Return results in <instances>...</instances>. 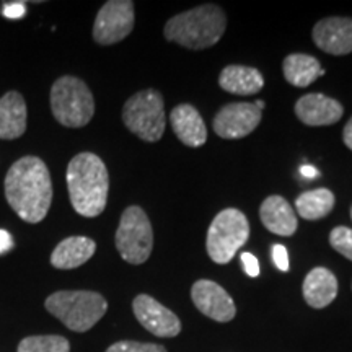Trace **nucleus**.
<instances>
[{
    "label": "nucleus",
    "instance_id": "obj_1",
    "mask_svg": "<svg viewBox=\"0 0 352 352\" xmlns=\"http://www.w3.org/2000/svg\"><path fill=\"white\" fill-rule=\"evenodd\" d=\"M6 197L25 222L44 220L52 202V182L41 158L23 157L10 166L6 176Z\"/></svg>",
    "mask_w": 352,
    "mask_h": 352
},
{
    "label": "nucleus",
    "instance_id": "obj_2",
    "mask_svg": "<svg viewBox=\"0 0 352 352\" xmlns=\"http://www.w3.org/2000/svg\"><path fill=\"white\" fill-rule=\"evenodd\" d=\"M67 188L72 208L83 217H98L107 208L109 176L98 155L82 152L67 166Z\"/></svg>",
    "mask_w": 352,
    "mask_h": 352
},
{
    "label": "nucleus",
    "instance_id": "obj_3",
    "mask_svg": "<svg viewBox=\"0 0 352 352\" xmlns=\"http://www.w3.org/2000/svg\"><path fill=\"white\" fill-rule=\"evenodd\" d=\"M226 28L227 19L222 8L214 3H206L166 21L165 38L186 50L201 51L219 43Z\"/></svg>",
    "mask_w": 352,
    "mask_h": 352
},
{
    "label": "nucleus",
    "instance_id": "obj_4",
    "mask_svg": "<svg viewBox=\"0 0 352 352\" xmlns=\"http://www.w3.org/2000/svg\"><path fill=\"white\" fill-rule=\"evenodd\" d=\"M44 307L69 329L85 333L103 318L108 302L91 290H59L46 298Z\"/></svg>",
    "mask_w": 352,
    "mask_h": 352
},
{
    "label": "nucleus",
    "instance_id": "obj_5",
    "mask_svg": "<svg viewBox=\"0 0 352 352\" xmlns=\"http://www.w3.org/2000/svg\"><path fill=\"white\" fill-rule=\"evenodd\" d=\"M51 111L59 124L83 127L95 114L94 95L80 78L64 76L51 88Z\"/></svg>",
    "mask_w": 352,
    "mask_h": 352
},
{
    "label": "nucleus",
    "instance_id": "obj_6",
    "mask_svg": "<svg viewBox=\"0 0 352 352\" xmlns=\"http://www.w3.org/2000/svg\"><path fill=\"white\" fill-rule=\"evenodd\" d=\"M122 121L132 134L145 142H157L166 124L164 96L152 88L132 95L122 108Z\"/></svg>",
    "mask_w": 352,
    "mask_h": 352
},
{
    "label": "nucleus",
    "instance_id": "obj_7",
    "mask_svg": "<svg viewBox=\"0 0 352 352\" xmlns=\"http://www.w3.org/2000/svg\"><path fill=\"white\" fill-rule=\"evenodd\" d=\"M250 223L239 209H223L215 215L208 230V254L214 263L227 264L248 241Z\"/></svg>",
    "mask_w": 352,
    "mask_h": 352
},
{
    "label": "nucleus",
    "instance_id": "obj_8",
    "mask_svg": "<svg viewBox=\"0 0 352 352\" xmlns=\"http://www.w3.org/2000/svg\"><path fill=\"white\" fill-rule=\"evenodd\" d=\"M116 248L129 264H142L151 258L153 230L147 214L139 206H131L121 215L116 230Z\"/></svg>",
    "mask_w": 352,
    "mask_h": 352
},
{
    "label": "nucleus",
    "instance_id": "obj_9",
    "mask_svg": "<svg viewBox=\"0 0 352 352\" xmlns=\"http://www.w3.org/2000/svg\"><path fill=\"white\" fill-rule=\"evenodd\" d=\"M134 21V3L129 0H109L96 15L94 39L103 46L120 43L129 36Z\"/></svg>",
    "mask_w": 352,
    "mask_h": 352
},
{
    "label": "nucleus",
    "instance_id": "obj_10",
    "mask_svg": "<svg viewBox=\"0 0 352 352\" xmlns=\"http://www.w3.org/2000/svg\"><path fill=\"white\" fill-rule=\"evenodd\" d=\"M263 111L254 103H230L214 118V131L223 139H243L261 122Z\"/></svg>",
    "mask_w": 352,
    "mask_h": 352
},
{
    "label": "nucleus",
    "instance_id": "obj_11",
    "mask_svg": "<svg viewBox=\"0 0 352 352\" xmlns=\"http://www.w3.org/2000/svg\"><path fill=\"white\" fill-rule=\"evenodd\" d=\"M132 310L139 323L155 336L175 338L182 331V321L178 316L147 294H140L134 298Z\"/></svg>",
    "mask_w": 352,
    "mask_h": 352
},
{
    "label": "nucleus",
    "instance_id": "obj_12",
    "mask_svg": "<svg viewBox=\"0 0 352 352\" xmlns=\"http://www.w3.org/2000/svg\"><path fill=\"white\" fill-rule=\"evenodd\" d=\"M191 298L201 314L220 323L235 318L236 308L222 285L209 279H201L191 289Z\"/></svg>",
    "mask_w": 352,
    "mask_h": 352
},
{
    "label": "nucleus",
    "instance_id": "obj_13",
    "mask_svg": "<svg viewBox=\"0 0 352 352\" xmlns=\"http://www.w3.org/2000/svg\"><path fill=\"white\" fill-rule=\"evenodd\" d=\"M311 38L321 51L333 56H344L352 52V19L329 16L314 26Z\"/></svg>",
    "mask_w": 352,
    "mask_h": 352
},
{
    "label": "nucleus",
    "instance_id": "obj_14",
    "mask_svg": "<svg viewBox=\"0 0 352 352\" xmlns=\"http://www.w3.org/2000/svg\"><path fill=\"white\" fill-rule=\"evenodd\" d=\"M344 108L340 101L323 94H308L298 98L296 114L307 126H331L342 118Z\"/></svg>",
    "mask_w": 352,
    "mask_h": 352
},
{
    "label": "nucleus",
    "instance_id": "obj_15",
    "mask_svg": "<svg viewBox=\"0 0 352 352\" xmlns=\"http://www.w3.org/2000/svg\"><path fill=\"white\" fill-rule=\"evenodd\" d=\"M170 122L176 138L188 147H201L208 140V127L204 124V120L191 104H178L171 109Z\"/></svg>",
    "mask_w": 352,
    "mask_h": 352
},
{
    "label": "nucleus",
    "instance_id": "obj_16",
    "mask_svg": "<svg viewBox=\"0 0 352 352\" xmlns=\"http://www.w3.org/2000/svg\"><path fill=\"white\" fill-rule=\"evenodd\" d=\"M263 226L279 236H290L297 230V215L283 196H270L259 208Z\"/></svg>",
    "mask_w": 352,
    "mask_h": 352
},
{
    "label": "nucleus",
    "instance_id": "obj_17",
    "mask_svg": "<svg viewBox=\"0 0 352 352\" xmlns=\"http://www.w3.org/2000/svg\"><path fill=\"white\" fill-rule=\"evenodd\" d=\"M303 298L310 307L324 308L338 296V279L327 267H315L308 272L302 285Z\"/></svg>",
    "mask_w": 352,
    "mask_h": 352
},
{
    "label": "nucleus",
    "instance_id": "obj_18",
    "mask_svg": "<svg viewBox=\"0 0 352 352\" xmlns=\"http://www.w3.org/2000/svg\"><path fill=\"white\" fill-rule=\"evenodd\" d=\"M26 103L19 91H8L0 98V139H19L26 131Z\"/></svg>",
    "mask_w": 352,
    "mask_h": 352
},
{
    "label": "nucleus",
    "instance_id": "obj_19",
    "mask_svg": "<svg viewBox=\"0 0 352 352\" xmlns=\"http://www.w3.org/2000/svg\"><path fill=\"white\" fill-rule=\"evenodd\" d=\"M96 252V243L87 236H69L56 246L51 264L57 270H76L85 264Z\"/></svg>",
    "mask_w": 352,
    "mask_h": 352
},
{
    "label": "nucleus",
    "instance_id": "obj_20",
    "mask_svg": "<svg viewBox=\"0 0 352 352\" xmlns=\"http://www.w3.org/2000/svg\"><path fill=\"white\" fill-rule=\"evenodd\" d=\"M219 85L233 95H256L263 90L264 78L258 69L246 65H227L220 72Z\"/></svg>",
    "mask_w": 352,
    "mask_h": 352
},
{
    "label": "nucleus",
    "instance_id": "obj_21",
    "mask_svg": "<svg viewBox=\"0 0 352 352\" xmlns=\"http://www.w3.org/2000/svg\"><path fill=\"white\" fill-rule=\"evenodd\" d=\"M284 77L290 85L305 88L311 85L316 78L324 76V70L321 69L318 59L308 54H289L283 64Z\"/></svg>",
    "mask_w": 352,
    "mask_h": 352
},
{
    "label": "nucleus",
    "instance_id": "obj_22",
    "mask_svg": "<svg viewBox=\"0 0 352 352\" xmlns=\"http://www.w3.org/2000/svg\"><path fill=\"white\" fill-rule=\"evenodd\" d=\"M334 208V195L327 188L307 191L297 197V214L305 220H318L327 217Z\"/></svg>",
    "mask_w": 352,
    "mask_h": 352
},
{
    "label": "nucleus",
    "instance_id": "obj_23",
    "mask_svg": "<svg viewBox=\"0 0 352 352\" xmlns=\"http://www.w3.org/2000/svg\"><path fill=\"white\" fill-rule=\"evenodd\" d=\"M16 352H70V344L64 336H28L20 341Z\"/></svg>",
    "mask_w": 352,
    "mask_h": 352
},
{
    "label": "nucleus",
    "instance_id": "obj_24",
    "mask_svg": "<svg viewBox=\"0 0 352 352\" xmlns=\"http://www.w3.org/2000/svg\"><path fill=\"white\" fill-rule=\"evenodd\" d=\"M329 243L338 253L352 261V228L336 227L329 233Z\"/></svg>",
    "mask_w": 352,
    "mask_h": 352
},
{
    "label": "nucleus",
    "instance_id": "obj_25",
    "mask_svg": "<svg viewBox=\"0 0 352 352\" xmlns=\"http://www.w3.org/2000/svg\"><path fill=\"white\" fill-rule=\"evenodd\" d=\"M107 352H166L164 346L152 344V342L139 341H120L109 346Z\"/></svg>",
    "mask_w": 352,
    "mask_h": 352
},
{
    "label": "nucleus",
    "instance_id": "obj_26",
    "mask_svg": "<svg viewBox=\"0 0 352 352\" xmlns=\"http://www.w3.org/2000/svg\"><path fill=\"white\" fill-rule=\"evenodd\" d=\"M2 15L8 20H21L26 15L25 2H3Z\"/></svg>",
    "mask_w": 352,
    "mask_h": 352
},
{
    "label": "nucleus",
    "instance_id": "obj_27",
    "mask_svg": "<svg viewBox=\"0 0 352 352\" xmlns=\"http://www.w3.org/2000/svg\"><path fill=\"white\" fill-rule=\"evenodd\" d=\"M272 261L280 271L287 272L289 271V253L283 245H274L272 246Z\"/></svg>",
    "mask_w": 352,
    "mask_h": 352
},
{
    "label": "nucleus",
    "instance_id": "obj_28",
    "mask_svg": "<svg viewBox=\"0 0 352 352\" xmlns=\"http://www.w3.org/2000/svg\"><path fill=\"white\" fill-rule=\"evenodd\" d=\"M241 263H243L245 272L250 277H258L259 276V263L254 254L252 253H243L241 254Z\"/></svg>",
    "mask_w": 352,
    "mask_h": 352
},
{
    "label": "nucleus",
    "instance_id": "obj_29",
    "mask_svg": "<svg viewBox=\"0 0 352 352\" xmlns=\"http://www.w3.org/2000/svg\"><path fill=\"white\" fill-rule=\"evenodd\" d=\"M13 248V239L7 230H0V254H6Z\"/></svg>",
    "mask_w": 352,
    "mask_h": 352
},
{
    "label": "nucleus",
    "instance_id": "obj_30",
    "mask_svg": "<svg viewBox=\"0 0 352 352\" xmlns=\"http://www.w3.org/2000/svg\"><path fill=\"white\" fill-rule=\"evenodd\" d=\"M342 140H344V144L352 151V118L347 121L344 131H342Z\"/></svg>",
    "mask_w": 352,
    "mask_h": 352
},
{
    "label": "nucleus",
    "instance_id": "obj_31",
    "mask_svg": "<svg viewBox=\"0 0 352 352\" xmlns=\"http://www.w3.org/2000/svg\"><path fill=\"white\" fill-rule=\"evenodd\" d=\"M300 173L305 176V178H308V179H314V178H316V176L320 175V171L315 168V166H311V165H303L302 168H300Z\"/></svg>",
    "mask_w": 352,
    "mask_h": 352
}]
</instances>
